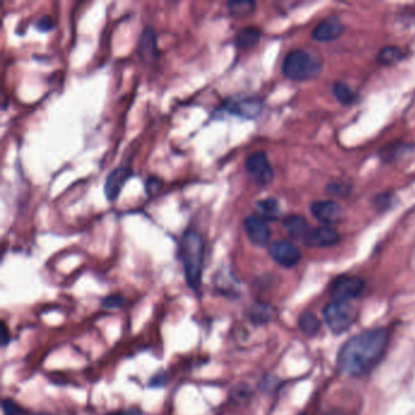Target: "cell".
I'll use <instances>...</instances> for the list:
<instances>
[{
    "label": "cell",
    "mask_w": 415,
    "mask_h": 415,
    "mask_svg": "<svg viewBox=\"0 0 415 415\" xmlns=\"http://www.w3.org/2000/svg\"><path fill=\"white\" fill-rule=\"evenodd\" d=\"M387 342L389 337L384 329L361 332L342 346L337 357V367L347 375H363L382 358Z\"/></svg>",
    "instance_id": "obj_1"
},
{
    "label": "cell",
    "mask_w": 415,
    "mask_h": 415,
    "mask_svg": "<svg viewBox=\"0 0 415 415\" xmlns=\"http://www.w3.org/2000/svg\"><path fill=\"white\" fill-rule=\"evenodd\" d=\"M205 245L199 233L188 229L180 241V257L183 261L184 274L189 288L197 290L201 285Z\"/></svg>",
    "instance_id": "obj_2"
},
{
    "label": "cell",
    "mask_w": 415,
    "mask_h": 415,
    "mask_svg": "<svg viewBox=\"0 0 415 415\" xmlns=\"http://www.w3.org/2000/svg\"><path fill=\"white\" fill-rule=\"evenodd\" d=\"M281 69L286 78L308 81L320 75L322 62L318 57L305 50H293L285 57Z\"/></svg>",
    "instance_id": "obj_3"
},
{
    "label": "cell",
    "mask_w": 415,
    "mask_h": 415,
    "mask_svg": "<svg viewBox=\"0 0 415 415\" xmlns=\"http://www.w3.org/2000/svg\"><path fill=\"white\" fill-rule=\"evenodd\" d=\"M324 318L332 332L341 334L351 328L356 322V310L349 302L334 301L324 308Z\"/></svg>",
    "instance_id": "obj_4"
},
{
    "label": "cell",
    "mask_w": 415,
    "mask_h": 415,
    "mask_svg": "<svg viewBox=\"0 0 415 415\" xmlns=\"http://www.w3.org/2000/svg\"><path fill=\"white\" fill-rule=\"evenodd\" d=\"M245 170L258 185H268L273 180L274 173L266 153L256 151L245 160Z\"/></svg>",
    "instance_id": "obj_5"
},
{
    "label": "cell",
    "mask_w": 415,
    "mask_h": 415,
    "mask_svg": "<svg viewBox=\"0 0 415 415\" xmlns=\"http://www.w3.org/2000/svg\"><path fill=\"white\" fill-rule=\"evenodd\" d=\"M364 288V281L357 276H340L332 285V295L335 301L349 302L358 298Z\"/></svg>",
    "instance_id": "obj_6"
},
{
    "label": "cell",
    "mask_w": 415,
    "mask_h": 415,
    "mask_svg": "<svg viewBox=\"0 0 415 415\" xmlns=\"http://www.w3.org/2000/svg\"><path fill=\"white\" fill-rule=\"evenodd\" d=\"M269 255L279 266L285 267V268L296 266L301 258L298 246L286 240L273 242L269 246Z\"/></svg>",
    "instance_id": "obj_7"
},
{
    "label": "cell",
    "mask_w": 415,
    "mask_h": 415,
    "mask_svg": "<svg viewBox=\"0 0 415 415\" xmlns=\"http://www.w3.org/2000/svg\"><path fill=\"white\" fill-rule=\"evenodd\" d=\"M244 229L249 240L254 245L263 247L271 240V229L266 219L257 216H249L244 219Z\"/></svg>",
    "instance_id": "obj_8"
},
{
    "label": "cell",
    "mask_w": 415,
    "mask_h": 415,
    "mask_svg": "<svg viewBox=\"0 0 415 415\" xmlns=\"http://www.w3.org/2000/svg\"><path fill=\"white\" fill-rule=\"evenodd\" d=\"M339 239V233L330 226L308 229L306 235L302 238L303 242L310 247H328L335 245Z\"/></svg>",
    "instance_id": "obj_9"
},
{
    "label": "cell",
    "mask_w": 415,
    "mask_h": 415,
    "mask_svg": "<svg viewBox=\"0 0 415 415\" xmlns=\"http://www.w3.org/2000/svg\"><path fill=\"white\" fill-rule=\"evenodd\" d=\"M133 172L128 167H118L116 170H112L105 180L104 185V192H105L106 199L109 201L117 200L119 194L122 192L124 184L131 178Z\"/></svg>",
    "instance_id": "obj_10"
},
{
    "label": "cell",
    "mask_w": 415,
    "mask_h": 415,
    "mask_svg": "<svg viewBox=\"0 0 415 415\" xmlns=\"http://www.w3.org/2000/svg\"><path fill=\"white\" fill-rule=\"evenodd\" d=\"M310 211L315 218L325 226L337 223L342 217L341 206L332 200L313 202L310 206Z\"/></svg>",
    "instance_id": "obj_11"
},
{
    "label": "cell",
    "mask_w": 415,
    "mask_h": 415,
    "mask_svg": "<svg viewBox=\"0 0 415 415\" xmlns=\"http://www.w3.org/2000/svg\"><path fill=\"white\" fill-rule=\"evenodd\" d=\"M345 32V26L339 18H325L318 23L312 33L313 40L325 43L337 40Z\"/></svg>",
    "instance_id": "obj_12"
},
{
    "label": "cell",
    "mask_w": 415,
    "mask_h": 415,
    "mask_svg": "<svg viewBox=\"0 0 415 415\" xmlns=\"http://www.w3.org/2000/svg\"><path fill=\"white\" fill-rule=\"evenodd\" d=\"M226 110L230 114L239 115L242 117L255 118L259 115L262 106L256 99L245 98V99H229L226 103Z\"/></svg>",
    "instance_id": "obj_13"
},
{
    "label": "cell",
    "mask_w": 415,
    "mask_h": 415,
    "mask_svg": "<svg viewBox=\"0 0 415 415\" xmlns=\"http://www.w3.org/2000/svg\"><path fill=\"white\" fill-rule=\"evenodd\" d=\"M139 54L146 62H155L158 59L156 37L151 27H146L140 35Z\"/></svg>",
    "instance_id": "obj_14"
},
{
    "label": "cell",
    "mask_w": 415,
    "mask_h": 415,
    "mask_svg": "<svg viewBox=\"0 0 415 415\" xmlns=\"http://www.w3.org/2000/svg\"><path fill=\"white\" fill-rule=\"evenodd\" d=\"M283 227L288 232V235L293 236V238H301L302 239L308 232L306 219L298 214H293V216L286 217L284 219Z\"/></svg>",
    "instance_id": "obj_15"
},
{
    "label": "cell",
    "mask_w": 415,
    "mask_h": 415,
    "mask_svg": "<svg viewBox=\"0 0 415 415\" xmlns=\"http://www.w3.org/2000/svg\"><path fill=\"white\" fill-rule=\"evenodd\" d=\"M259 38H261V32L258 31L257 28L245 27L238 32L235 43L239 48L250 49L259 42Z\"/></svg>",
    "instance_id": "obj_16"
},
{
    "label": "cell",
    "mask_w": 415,
    "mask_h": 415,
    "mask_svg": "<svg viewBox=\"0 0 415 415\" xmlns=\"http://www.w3.org/2000/svg\"><path fill=\"white\" fill-rule=\"evenodd\" d=\"M298 327L307 337H313L320 332V324L318 318L310 312H305L298 318Z\"/></svg>",
    "instance_id": "obj_17"
},
{
    "label": "cell",
    "mask_w": 415,
    "mask_h": 415,
    "mask_svg": "<svg viewBox=\"0 0 415 415\" xmlns=\"http://www.w3.org/2000/svg\"><path fill=\"white\" fill-rule=\"evenodd\" d=\"M403 54L399 49L396 47H386L380 50L378 54V62L381 65H394L396 62L402 60Z\"/></svg>",
    "instance_id": "obj_18"
},
{
    "label": "cell",
    "mask_w": 415,
    "mask_h": 415,
    "mask_svg": "<svg viewBox=\"0 0 415 415\" xmlns=\"http://www.w3.org/2000/svg\"><path fill=\"white\" fill-rule=\"evenodd\" d=\"M257 210L263 219H276L279 212V204L274 199H266L257 202Z\"/></svg>",
    "instance_id": "obj_19"
},
{
    "label": "cell",
    "mask_w": 415,
    "mask_h": 415,
    "mask_svg": "<svg viewBox=\"0 0 415 415\" xmlns=\"http://www.w3.org/2000/svg\"><path fill=\"white\" fill-rule=\"evenodd\" d=\"M228 9L235 18H245L254 13L255 3L252 1H230L227 3Z\"/></svg>",
    "instance_id": "obj_20"
},
{
    "label": "cell",
    "mask_w": 415,
    "mask_h": 415,
    "mask_svg": "<svg viewBox=\"0 0 415 415\" xmlns=\"http://www.w3.org/2000/svg\"><path fill=\"white\" fill-rule=\"evenodd\" d=\"M334 94L337 100L340 101L341 104L344 105H350L354 100H356V95L351 90V88L347 84L342 83V82H337L334 84Z\"/></svg>",
    "instance_id": "obj_21"
},
{
    "label": "cell",
    "mask_w": 415,
    "mask_h": 415,
    "mask_svg": "<svg viewBox=\"0 0 415 415\" xmlns=\"http://www.w3.org/2000/svg\"><path fill=\"white\" fill-rule=\"evenodd\" d=\"M3 411L4 415H27V411L18 403L10 398L3 401Z\"/></svg>",
    "instance_id": "obj_22"
},
{
    "label": "cell",
    "mask_w": 415,
    "mask_h": 415,
    "mask_svg": "<svg viewBox=\"0 0 415 415\" xmlns=\"http://www.w3.org/2000/svg\"><path fill=\"white\" fill-rule=\"evenodd\" d=\"M122 303V296H119V295H111V296H107V298H104L103 306L106 307V308H116V307L121 306Z\"/></svg>",
    "instance_id": "obj_23"
},
{
    "label": "cell",
    "mask_w": 415,
    "mask_h": 415,
    "mask_svg": "<svg viewBox=\"0 0 415 415\" xmlns=\"http://www.w3.org/2000/svg\"><path fill=\"white\" fill-rule=\"evenodd\" d=\"M35 27H37L38 31H50L54 27L53 18H49V16H43V18H40V20L37 21Z\"/></svg>",
    "instance_id": "obj_24"
},
{
    "label": "cell",
    "mask_w": 415,
    "mask_h": 415,
    "mask_svg": "<svg viewBox=\"0 0 415 415\" xmlns=\"http://www.w3.org/2000/svg\"><path fill=\"white\" fill-rule=\"evenodd\" d=\"M10 341L9 329L6 327V324L3 322L1 323V345L6 346Z\"/></svg>",
    "instance_id": "obj_25"
},
{
    "label": "cell",
    "mask_w": 415,
    "mask_h": 415,
    "mask_svg": "<svg viewBox=\"0 0 415 415\" xmlns=\"http://www.w3.org/2000/svg\"><path fill=\"white\" fill-rule=\"evenodd\" d=\"M163 384H165V379L161 375H156L153 380L150 381V386H162Z\"/></svg>",
    "instance_id": "obj_26"
},
{
    "label": "cell",
    "mask_w": 415,
    "mask_h": 415,
    "mask_svg": "<svg viewBox=\"0 0 415 415\" xmlns=\"http://www.w3.org/2000/svg\"><path fill=\"white\" fill-rule=\"evenodd\" d=\"M37 415H52V414H45V413H43V414H37Z\"/></svg>",
    "instance_id": "obj_27"
}]
</instances>
